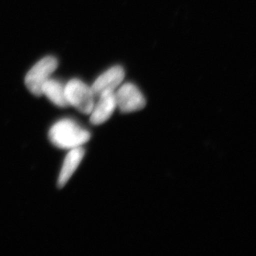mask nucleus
Masks as SVG:
<instances>
[{
    "label": "nucleus",
    "mask_w": 256,
    "mask_h": 256,
    "mask_svg": "<svg viewBox=\"0 0 256 256\" xmlns=\"http://www.w3.org/2000/svg\"><path fill=\"white\" fill-rule=\"evenodd\" d=\"M48 137L56 147L70 150L85 144L90 140V134L72 120L63 118L52 127Z\"/></svg>",
    "instance_id": "1"
},
{
    "label": "nucleus",
    "mask_w": 256,
    "mask_h": 256,
    "mask_svg": "<svg viewBox=\"0 0 256 256\" xmlns=\"http://www.w3.org/2000/svg\"><path fill=\"white\" fill-rule=\"evenodd\" d=\"M65 94L69 106L83 114H90L94 107V96L92 88L78 79L69 80L65 85Z\"/></svg>",
    "instance_id": "2"
},
{
    "label": "nucleus",
    "mask_w": 256,
    "mask_h": 256,
    "mask_svg": "<svg viewBox=\"0 0 256 256\" xmlns=\"http://www.w3.org/2000/svg\"><path fill=\"white\" fill-rule=\"evenodd\" d=\"M58 66V60L52 56L44 58L36 62L25 78V84L29 92L35 96H42V86L48 80Z\"/></svg>",
    "instance_id": "3"
},
{
    "label": "nucleus",
    "mask_w": 256,
    "mask_h": 256,
    "mask_svg": "<svg viewBox=\"0 0 256 256\" xmlns=\"http://www.w3.org/2000/svg\"><path fill=\"white\" fill-rule=\"evenodd\" d=\"M114 96L117 107L123 113L138 112L146 106L144 94L133 83L120 86L118 90L114 92Z\"/></svg>",
    "instance_id": "4"
},
{
    "label": "nucleus",
    "mask_w": 256,
    "mask_h": 256,
    "mask_svg": "<svg viewBox=\"0 0 256 256\" xmlns=\"http://www.w3.org/2000/svg\"><path fill=\"white\" fill-rule=\"evenodd\" d=\"M124 78V68L121 66H114L99 76L90 88L94 96L98 97L104 93L116 92V90L121 85Z\"/></svg>",
    "instance_id": "5"
},
{
    "label": "nucleus",
    "mask_w": 256,
    "mask_h": 256,
    "mask_svg": "<svg viewBox=\"0 0 256 256\" xmlns=\"http://www.w3.org/2000/svg\"><path fill=\"white\" fill-rule=\"evenodd\" d=\"M98 102L94 103L90 112V121L94 126H99L106 122L117 107L114 92H108L98 96Z\"/></svg>",
    "instance_id": "6"
},
{
    "label": "nucleus",
    "mask_w": 256,
    "mask_h": 256,
    "mask_svg": "<svg viewBox=\"0 0 256 256\" xmlns=\"http://www.w3.org/2000/svg\"><path fill=\"white\" fill-rule=\"evenodd\" d=\"M85 155V150L82 147L75 148L70 150L66 157L62 168L60 170L59 179H58V186L62 188L65 186L69 179L72 176L76 170H78L80 162L82 161Z\"/></svg>",
    "instance_id": "7"
},
{
    "label": "nucleus",
    "mask_w": 256,
    "mask_h": 256,
    "mask_svg": "<svg viewBox=\"0 0 256 256\" xmlns=\"http://www.w3.org/2000/svg\"><path fill=\"white\" fill-rule=\"evenodd\" d=\"M42 92L56 106L60 108L69 106L66 98L65 86H63L60 82L49 78L42 86Z\"/></svg>",
    "instance_id": "8"
}]
</instances>
